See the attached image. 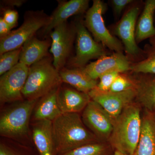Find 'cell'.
<instances>
[{"label":"cell","mask_w":155,"mask_h":155,"mask_svg":"<svg viewBox=\"0 0 155 155\" xmlns=\"http://www.w3.org/2000/svg\"><path fill=\"white\" fill-rule=\"evenodd\" d=\"M53 132L58 155L98 140L88 130L78 113H64L53 121Z\"/></svg>","instance_id":"6da1fadb"},{"label":"cell","mask_w":155,"mask_h":155,"mask_svg":"<svg viewBox=\"0 0 155 155\" xmlns=\"http://www.w3.org/2000/svg\"><path fill=\"white\" fill-rule=\"evenodd\" d=\"M139 104L127 106L114 120V128L108 141L120 152L133 155L140 137L142 117Z\"/></svg>","instance_id":"7a4b0ae2"},{"label":"cell","mask_w":155,"mask_h":155,"mask_svg":"<svg viewBox=\"0 0 155 155\" xmlns=\"http://www.w3.org/2000/svg\"><path fill=\"white\" fill-rule=\"evenodd\" d=\"M61 82L59 71L46 57L29 67L22 96L26 100H38L59 87Z\"/></svg>","instance_id":"3957f363"},{"label":"cell","mask_w":155,"mask_h":155,"mask_svg":"<svg viewBox=\"0 0 155 155\" xmlns=\"http://www.w3.org/2000/svg\"><path fill=\"white\" fill-rule=\"evenodd\" d=\"M37 100H26L5 111L0 118L1 135L8 137L22 136L27 133L31 115Z\"/></svg>","instance_id":"277c9868"},{"label":"cell","mask_w":155,"mask_h":155,"mask_svg":"<svg viewBox=\"0 0 155 155\" xmlns=\"http://www.w3.org/2000/svg\"><path fill=\"white\" fill-rule=\"evenodd\" d=\"M105 9V5L102 1H93L92 6L87 11L84 22V25L97 42L101 43L111 51L122 53L123 48L121 43L111 34L105 25L103 14Z\"/></svg>","instance_id":"5b68a950"},{"label":"cell","mask_w":155,"mask_h":155,"mask_svg":"<svg viewBox=\"0 0 155 155\" xmlns=\"http://www.w3.org/2000/svg\"><path fill=\"white\" fill-rule=\"evenodd\" d=\"M76 31V55L70 65L75 68H83L93 59H98L107 55L103 45L94 40L89 33L84 23L78 21L75 22Z\"/></svg>","instance_id":"8992f818"},{"label":"cell","mask_w":155,"mask_h":155,"mask_svg":"<svg viewBox=\"0 0 155 155\" xmlns=\"http://www.w3.org/2000/svg\"><path fill=\"white\" fill-rule=\"evenodd\" d=\"M49 17L33 14L26 17L22 25L16 30L11 31L8 35L1 39L0 54L22 47L24 43L35 33L47 24Z\"/></svg>","instance_id":"52a82bcc"},{"label":"cell","mask_w":155,"mask_h":155,"mask_svg":"<svg viewBox=\"0 0 155 155\" xmlns=\"http://www.w3.org/2000/svg\"><path fill=\"white\" fill-rule=\"evenodd\" d=\"M50 52L53 55V64L58 71L64 68L76 35V28L67 21L61 23L51 32Z\"/></svg>","instance_id":"ba28073f"},{"label":"cell","mask_w":155,"mask_h":155,"mask_svg":"<svg viewBox=\"0 0 155 155\" xmlns=\"http://www.w3.org/2000/svg\"><path fill=\"white\" fill-rule=\"evenodd\" d=\"M29 67L19 62L0 78L1 103L22 101V91L28 77Z\"/></svg>","instance_id":"9c48e42d"},{"label":"cell","mask_w":155,"mask_h":155,"mask_svg":"<svg viewBox=\"0 0 155 155\" xmlns=\"http://www.w3.org/2000/svg\"><path fill=\"white\" fill-rule=\"evenodd\" d=\"M81 119L98 139L108 141L114 120L101 106L91 100L83 110Z\"/></svg>","instance_id":"30bf717a"},{"label":"cell","mask_w":155,"mask_h":155,"mask_svg":"<svg viewBox=\"0 0 155 155\" xmlns=\"http://www.w3.org/2000/svg\"><path fill=\"white\" fill-rule=\"evenodd\" d=\"M92 101L100 104L114 120L136 98L135 89L121 92L100 91L96 87L88 93Z\"/></svg>","instance_id":"8fae6325"},{"label":"cell","mask_w":155,"mask_h":155,"mask_svg":"<svg viewBox=\"0 0 155 155\" xmlns=\"http://www.w3.org/2000/svg\"><path fill=\"white\" fill-rule=\"evenodd\" d=\"M130 64L122 53L116 52L110 56H104L87 64L83 71L92 79L97 80L101 75L113 71L120 73L130 70Z\"/></svg>","instance_id":"7c38bea8"},{"label":"cell","mask_w":155,"mask_h":155,"mask_svg":"<svg viewBox=\"0 0 155 155\" xmlns=\"http://www.w3.org/2000/svg\"><path fill=\"white\" fill-rule=\"evenodd\" d=\"M139 8L135 6L129 9L116 25L115 34L122 41L125 52L130 56H136L140 52L135 38V25Z\"/></svg>","instance_id":"4fadbf2b"},{"label":"cell","mask_w":155,"mask_h":155,"mask_svg":"<svg viewBox=\"0 0 155 155\" xmlns=\"http://www.w3.org/2000/svg\"><path fill=\"white\" fill-rule=\"evenodd\" d=\"M89 1L88 0H70L60 2L44 28V33H49L57 25L67 21L69 17L83 14L87 11Z\"/></svg>","instance_id":"5bb4252c"},{"label":"cell","mask_w":155,"mask_h":155,"mask_svg":"<svg viewBox=\"0 0 155 155\" xmlns=\"http://www.w3.org/2000/svg\"><path fill=\"white\" fill-rule=\"evenodd\" d=\"M91 100L88 94L68 87H59L58 102L63 114L78 113L84 110Z\"/></svg>","instance_id":"9a60e30c"},{"label":"cell","mask_w":155,"mask_h":155,"mask_svg":"<svg viewBox=\"0 0 155 155\" xmlns=\"http://www.w3.org/2000/svg\"><path fill=\"white\" fill-rule=\"evenodd\" d=\"M32 138L39 155H58L53 135L52 121H38L34 126Z\"/></svg>","instance_id":"2e32d148"},{"label":"cell","mask_w":155,"mask_h":155,"mask_svg":"<svg viewBox=\"0 0 155 155\" xmlns=\"http://www.w3.org/2000/svg\"><path fill=\"white\" fill-rule=\"evenodd\" d=\"M133 155H155V120L147 111L142 117L140 137Z\"/></svg>","instance_id":"e0dca14e"},{"label":"cell","mask_w":155,"mask_h":155,"mask_svg":"<svg viewBox=\"0 0 155 155\" xmlns=\"http://www.w3.org/2000/svg\"><path fill=\"white\" fill-rule=\"evenodd\" d=\"M50 45L48 40H40L32 36L22 46L19 62L30 67L47 57Z\"/></svg>","instance_id":"ac0fdd59"},{"label":"cell","mask_w":155,"mask_h":155,"mask_svg":"<svg viewBox=\"0 0 155 155\" xmlns=\"http://www.w3.org/2000/svg\"><path fill=\"white\" fill-rule=\"evenodd\" d=\"M59 73L62 81L70 84L82 92L88 94L97 85V80L91 78L82 68H64L59 71Z\"/></svg>","instance_id":"d6986e66"},{"label":"cell","mask_w":155,"mask_h":155,"mask_svg":"<svg viewBox=\"0 0 155 155\" xmlns=\"http://www.w3.org/2000/svg\"><path fill=\"white\" fill-rule=\"evenodd\" d=\"M59 87L54 89L41 97L34 112L37 121H53L63 114L58 106V95Z\"/></svg>","instance_id":"ffe728a7"},{"label":"cell","mask_w":155,"mask_h":155,"mask_svg":"<svg viewBox=\"0 0 155 155\" xmlns=\"http://www.w3.org/2000/svg\"><path fill=\"white\" fill-rule=\"evenodd\" d=\"M155 0H147L145 2L144 9L136 29L137 43L155 37Z\"/></svg>","instance_id":"44dd1931"},{"label":"cell","mask_w":155,"mask_h":155,"mask_svg":"<svg viewBox=\"0 0 155 155\" xmlns=\"http://www.w3.org/2000/svg\"><path fill=\"white\" fill-rule=\"evenodd\" d=\"M147 75L136 83V100L146 111L152 113L155 110V76Z\"/></svg>","instance_id":"7402d4cb"},{"label":"cell","mask_w":155,"mask_h":155,"mask_svg":"<svg viewBox=\"0 0 155 155\" xmlns=\"http://www.w3.org/2000/svg\"><path fill=\"white\" fill-rule=\"evenodd\" d=\"M130 70L135 73H141L155 76V47L151 45L147 58L143 61L130 64Z\"/></svg>","instance_id":"603a6c76"},{"label":"cell","mask_w":155,"mask_h":155,"mask_svg":"<svg viewBox=\"0 0 155 155\" xmlns=\"http://www.w3.org/2000/svg\"><path fill=\"white\" fill-rule=\"evenodd\" d=\"M58 155H107V148L105 144L97 142Z\"/></svg>","instance_id":"cb8c5ba5"},{"label":"cell","mask_w":155,"mask_h":155,"mask_svg":"<svg viewBox=\"0 0 155 155\" xmlns=\"http://www.w3.org/2000/svg\"><path fill=\"white\" fill-rule=\"evenodd\" d=\"M22 48L4 53L0 57V75H2L19 63Z\"/></svg>","instance_id":"d4e9b609"},{"label":"cell","mask_w":155,"mask_h":155,"mask_svg":"<svg viewBox=\"0 0 155 155\" xmlns=\"http://www.w3.org/2000/svg\"><path fill=\"white\" fill-rule=\"evenodd\" d=\"M136 87V83L129 78L120 73L114 81L109 91L112 92H121L135 89Z\"/></svg>","instance_id":"484cf974"},{"label":"cell","mask_w":155,"mask_h":155,"mask_svg":"<svg viewBox=\"0 0 155 155\" xmlns=\"http://www.w3.org/2000/svg\"><path fill=\"white\" fill-rule=\"evenodd\" d=\"M120 73L118 71H113L103 74L99 78L100 80L96 88L100 91H109L114 81Z\"/></svg>","instance_id":"4316f807"},{"label":"cell","mask_w":155,"mask_h":155,"mask_svg":"<svg viewBox=\"0 0 155 155\" xmlns=\"http://www.w3.org/2000/svg\"><path fill=\"white\" fill-rule=\"evenodd\" d=\"M18 13L14 10H7L4 12L2 18L12 28L15 27L18 19Z\"/></svg>","instance_id":"83f0119b"},{"label":"cell","mask_w":155,"mask_h":155,"mask_svg":"<svg viewBox=\"0 0 155 155\" xmlns=\"http://www.w3.org/2000/svg\"><path fill=\"white\" fill-rule=\"evenodd\" d=\"M133 2L132 0H113L112 3L115 13L120 15L125 7Z\"/></svg>","instance_id":"f1b7e54d"},{"label":"cell","mask_w":155,"mask_h":155,"mask_svg":"<svg viewBox=\"0 0 155 155\" xmlns=\"http://www.w3.org/2000/svg\"><path fill=\"white\" fill-rule=\"evenodd\" d=\"M0 155H28L3 143L0 144Z\"/></svg>","instance_id":"f546056e"},{"label":"cell","mask_w":155,"mask_h":155,"mask_svg":"<svg viewBox=\"0 0 155 155\" xmlns=\"http://www.w3.org/2000/svg\"><path fill=\"white\" fill-rule=\"evenodd\" d=\"M12 28L7 24L2 17L0 18V37L1 39L5 37L11 32Z\"/></svg>","instance_id":"4dcf8cb0"},{"label":"cell","mask_w":155,"mask_h":155,"mask_svg":"<svg viewBox=\"0 0 155 155\" xmlns=\"http://www.w3.org/2000/svg\"><path fill=\"white\" fill-rule=\"evenodd\" d=\"M24 1L22 0H11V1H5V3L7 4V5H8L12 6H19L22 5L23 3H24Z\"/></svg>","instance_id":"1f68e13d"},{"label":"cell","mask_w":155,"mask_h":155,"mask_svg":"<svg viewBox=\"0 0 155 155\" xmlns=\"http://www.w3.org/2000/svg\"><path fill=\"white\" fill-rule=\"evenodd\" d=\"M150 42L151 45L155 47V37H154L152 38H150Z\"/></svg>","instance_id":"d6a6232c"},{"label":"cell","mask_w":155,"mask_h":155,"mask_svg":"<svg viewBox=\"0 0 155 155\" xmlns=\"http://www.w3.org/2000/svg\"><path fill=\"white\" fill-rule=\"evenodd\" d=\"M113 155H127L123 153H122L118 151L115 150V152H114V154Z\"/></svg>","instance_id":"836d02e7"},{"label":"cell","mask_w":155,"mask_h":155,"mask_svg":"<svg viewBox=\"0 0 155 155\" xmlns=\"http://www.w3.org/2000/svg\"><path fill=\"white\" fill-rule=\"evenodd\" d=\"M152 114L153 117L154 119L155 120V110L153 113H152Z\"/></svg>","instance_id":"e575fe53"}]
</instances>
